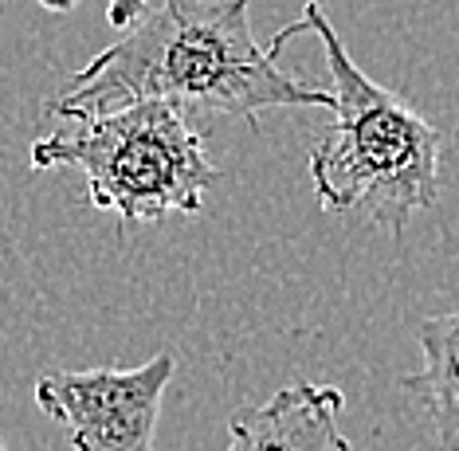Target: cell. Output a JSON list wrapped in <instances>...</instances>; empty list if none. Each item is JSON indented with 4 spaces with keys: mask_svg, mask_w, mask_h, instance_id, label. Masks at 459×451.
I'll return each instance as SVG.
<instances>
[{
    "mask_svg": "<svg viewBox=\"0 0 459 451\" xmlns=\"http://www.w3.org/2000/svg\"><path fill=\"white\" fill-rule=\"evenodd\" d=\"M247 8L252 0H161L158 8H145L118 44L71 75L67 91L48 102V114L75 118L138 99H165L185 114L247 122L275 107L333 110V91L279 71V51L255 44Z\"/></svg>",
    "mask_w": 459,
    "mask_h": 451,
    "instance_id": "1",
    "label": "cell"
},
{
    "mask_svg": "<svg viewBox=\"0 0 459 451\" xmlns=\"http://www.w3.org/2000/svg\"><path fill=\"white\" fill-rule=\"evenodd\" d=\"M302 31L322 39L333 79V126L307 161L318 204L333 216H365L401 236L416 212L436 204L440 130L365 75L315 0L295 24L279 28L267 48L279 51Z\"/></svg>",
    "mask_w": 459,
    "mask_h": 451,
    "instance_id": "2",
    "label": "cell"
},
{
    "mask_svg": "<svg viewBox=\"0 0 459 451\" xmlns=\"http://www.w3.org/2000/svg\"><path fill=\"white\" fill-rule=\"evenodd\" d=\"M59 122L56 134L28 150V165L79 169L87 177V201L122 224L196 216L204 193L221 181L193 118L165 99H138Z\"/></svg>",
    "mask_w": 459,
    "mask_h": 451,
    "instance_id": "3",
    "label": "cell"
},
{
    "mask_svg": "<svg viewBox=\"0 0 459 451\" xmlns=\"http://www.w3.org/2000/svg\"><path fill=\"white\" fill-rule=\"evenodd\" d=\"M173 369V353H158L138 369L48 373L36 381V404L67 428L75 451H153Z\"/></svg>",
    "mask_w": 459,
    "mask_h": 451,
    "instance_id": "4",
    "label": "cell"
},
{
    "mask_svg": "<svg viewBox=\"0 0 459 451\" xmlns=\"http://www.w3.org/2000/svg\"><path fill=\"white\" fill-rule=\"evenodd\" d=\"M342 412L346 393L333 385H287L271 401L232 412L224 451H353L338 428Z\"/></svg>",
    "mask_w": 459,
    "mask_h": 451,
    "instance_id": "5",
    "label": "cell"
},
{
    "mask_svg": "<svg viewBox=\"0 0 459 451\" xmlns=\"http://www.w3.org/2000/svg\"><path fill=\"white\" fill-rule=\"evenodd\" d=\"M420 373L404 377V389L416 393L428 421L447 451H459V310L424 318L420 330Z\"/></svg>",
    "mask_w": 459,
    "mask_h": 451,
    "instance_id": "6",
    "label": "cell"
},
{
    "mask_svg": "<svg viewBox=\"0 0 459 451\" xmlns=\"http://www.w3.org/2000/svg\"><path fill=\"white\" fill-rule=\"evenodd\" d=\"M39 4H44L48 13H71L82 0H39ZM145 8H150V0H107V20H110V28L126 31Z\"/></svg>",
    "mask_w": 459,
    "mask_h": 451,
    "instance_id": "7",
    "label": "cell"
},
{
    "mask_svg": "<svg viewBox=\"0 0 459 451\" xmlns=\"http://www.w3.org/2000/svg\"><path fill=\"white\" fill-rule=\"evenodd\" d=\"M0 451H8V447H4V444H0Z\"/></svg>",
    "mask_w": 459,
    "mask_h": 451,
    "instance_id": "8",
    "label": "cell"
}]
</instances>
